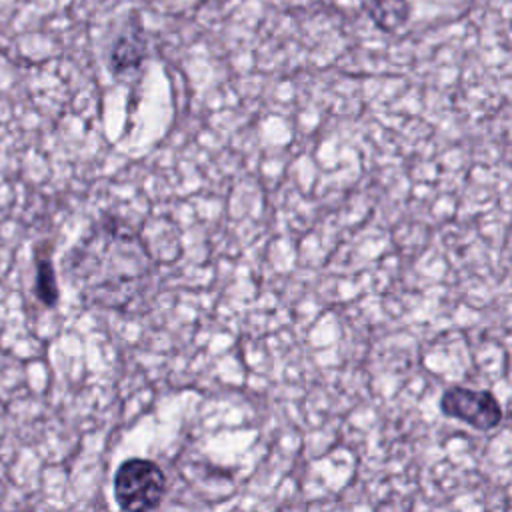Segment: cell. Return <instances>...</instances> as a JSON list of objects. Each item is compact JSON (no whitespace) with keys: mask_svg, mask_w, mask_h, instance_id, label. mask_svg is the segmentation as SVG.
<instances>
[{"mask_svg":"<svg viewBox=\"0 0 512 512\" xmlns=\"http://www.w3.org/2000/svg\"><path fill=\"white\" fill-rule=\"evenodd\" d=\"M112 488L122 512H152L166 494V474L148 458H128L116 468Z\"/></svg>","mask_w":512,"mask_h":512,"instance_id":"6da1fadb","label":"cell"},{"mask_svg":"<svg viewBox=\"0 0 512 512\" xmlns=\"http://www.w3.org/2000/svg\"><path fill=\"white\" fill-rule=\"evenodd\" d=\"M440 410L444 416L460 420L476 430L488 432L502 422V406L488 390H472L452 386L440 396Z\"/></svg>","mask_w":512,"mask_h":512,"instance_id":"7a4b0ae2","label":"cell"},{"mask_svg":"<svg viewBox=\"0 0 512 512\" xmlns=\"http://www.w3.org/2000/svg\"><path fill=\"white\" fill-rule=\"evenodd\" d=\"M366 12L378 28L386 32H394L408 20L410 2L408 0H368Z\"/></svg>","mask_w":512,"mask_h":512,"instance_id":"3957f363","label":"cell"},{"mask_svg":"<svg viewBox=\"0 0 512 512\" xmlns=\"http://www.w3.org/2000/svg\"><path fill=\"white\" fill-rule=\"evenodd\" d=\"M36 296L46 304L54 306L58 300V286L54 266L44 250H36Z\"/></svg>","mask_w":512,"mask_h":512,"instance_id":"277c9868","label":"cell"},{"mask_svg":"<svg viewBox=\"0 0 512 512\" xmlns=\"http://www.w3.org/2000/svg\"><path fill=\"white\" fill-rule=\"evenodd\" d=\"M142 58V46L136 44V38H120L112 50V66L116 70L136 66Z\"/></svg>","mask_w":512,"mask_h":512,"instance_id":"5b68a950","label":"cell"}]
</instances>
